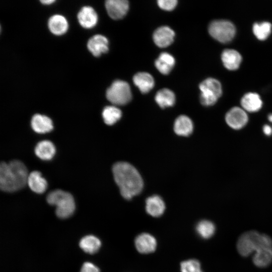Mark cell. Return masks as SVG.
<instances>
[{"instance_id": "obj_1", "label": "cell", "mask_w": 272, "mask_h": 272, "mask_svg": "<svg viewBox=\"0 0 272 272\" xmlns=\"http://www.w3.org/2000/svg\"><path fill=\"white\" fill-rule=\"evenodd\" d=\"M112 172L115 181L124 198L130 199L141 192L143 181L139 172L131 164L117 162L113 165Z\"/></svg>"}, {"instance_id": "obj_2", "label": "cell", "mask_w": 272, "mask_h": 272, "mask_svg": "<svg viewBox=\"0 0 272 272\" xmlns=\"http://www.w3.org/2000/svg\"><path fill=\"white\" fill-rule=\"evenodd\" d=\"M25 165L19 160L0 165V188L6 192H14L23 188L28 178Z\"/></svg>"}, {"instance_id": "obj_3", "label": "cell", "mask_w": 272, "mask_h": 272, "mask_svg": "<svg viewBox=\"0 0 272 272\" xmlns=\"http://www.w3.org/2000/svg\"><path fill=\"white\" fill-rule=\"evenodd\" d=\"M272 240L267 235L261 234L256 231H250L242 234L237 243L239 253L244 257L262 247H271Z\"/></svg>"}, {"instance_id": "obj_4", "label": "cell", "mask_w": 272, "mask_h": 272, "mask_svg": "<svg viewBox=\"0 0 272 272\" xmlns=\"http://www.w3.org/2000/svg\"><path fill=\"white\" fill-rule=\"evenodd\" d=\"M47 202L56 207V216L61 219L71 216L75 210V202L72 195L60 189L53 190L47 196Z\"/></svg>"}, {"instance_id": "obj_5", "label": "cell", "mask_w": 272, "mask_h": 272, "mask_svg": "<svg viewBox=\"0 0 272 272\" xmlns=\"http://www.w3.org/2000/svg\"><path fill=\"white\" fill-rule=\"evenodd\" d=\"M199 88L201 92L200 101L206 106L214 105L222 94V85L214 78L206 79L199 84Z\"/></svg>"}, {"instance_id": "obj_6", "label": "cell", "mask_w": 272, "mask_h": 272, "mask_svg": "<svg viewBox=\"0 0 272 272\" xmlns=\"http://www.w3.org/2000/svg\"><path fill=\"white\" fill-rule=\"evenodd\" d=\"M106 96L111 103L123 105L131 100L132 95L130 86L127 82L116 80L107 89Z\"/></svg>"}, {"instance_id": "obj_7", "label": "cell", "mask_w": 272, "mask_h": 272, "mask_svg": "<svg viewBox=\"0 0 272 272\" xmlns=\"http://www.w3.org/2000/svg\"><path fill=\"white\" fill-rule=\"evenodd\" d=\"M211 36L217 41L225 43L231 41L236 34V28L230 21L218 20L212 21L209 26Z\"/></svg>"}, {"instance_id": "obj_8", "label": "cell", "mask_w": 272, "mask_h": 272, "mask_svg": "<svg viewBox=\"0 0 272 272\" xmlns=\"http://www.w3.org/2000/svg\"><path fill=\"white\" fill-rule=\"evenodd\" d=\"M248 120L246 111L242 108L234 107L225 115L227 124L234 129H240L244 127Z\"/></svg>"}, {"instance_id": "obj_9", "label": "cell", "mask_w": 272, "mask_h": 272, "mask_svg": "<svg viewBox=\"0 0 272 272\" xmlns=\"http://www.w3.org/2000/svg\"><path fill=\"white\" fill-rule=\"evenodd\" d=\"M105 7L108 15L114 20L123 18L128 12V2L126 0H107Z\"/></svg>"}, {"instance_id": "obj_10", "label": "cell", "mask_w": 272, "mask_h": 272, "mask_svg": "<svg viewBox=\"0 0 272 272\" xmlns=\"http://www.w3.org/2000/svg\"><path fill=\"white\" fill-rule=\"evenodd\" d=\"M134 244L137 250L141 253L148 254L154 252L157 247V241L150 234L144 233L135 238Z\"/></svg>"}, {"instance_id": "obj_11", "label": "cell", "mask_w": 272, "mask_h": 272, "mask_svg": "<svg viewBox=\"0 0 272 272\" xmlns=\"http://www.w3.org/2000/svg\"><path fill=\"white\" fill-rule=\"evenodd\" d=\"M108 40L105 36L97 34L89 39L87 48L94 56L98 57L108 51Z\"/></svg>"}, {"instance_id": "obj_12", "label": "cell", "mask_w": 272, "mask_h": 272, "mask_svg": "<svg viewBox=\"0 0 272 272\" xmlns=\"http://www.w3.org/2000/svg\"><path fill=\"white\" fill-rule=\"evenodd\" d=\"M175 37L174 31L168 26L157 28L153 34L155 43L159 47H166L172 43Z\"/></svg>"}, {"instance_id": "obj_13", "label": "cell", "mask_w": 272, "mask_h": 272, "mask_svg": "<svg viewBox=\"0 0 272 272\" xmlns=\"http://www.w3.org/2000/svg\"><path fill=\"white\" fill-rule=\"evenodd\" d=\"M77 18L80 24L85 28L94 27L98 21V16L94 9L90 6H85L79 12Z\"/></svg>"}, {"instance_id": "obj_14", "label": "cell", "mask_w": 272, "mask_h": 272, "mask_svg": "<svg viewBox=\"0 0 272 272\" xmlns=\"http://www.w3.org/2000/svg\"><path fill=\"white\" fill-rule=\"evenodd\" d=\"M221 59L224 66L230 71L238 69L242 61L241 54L233 49H225L222 53Z\"/></svg>"}, {"instance_id": "obj_15", "label": "cell", "mask_w": 272, "mask_h": 272, "mask_svg": "<svg viewBox=\"0 0 272 272\" xmlns=\"http://www.w3.org/2000/svg\"><path fill=\"white\" fill-rule=\"evenodd\" d=\"M240 103L242 108L249 112H257L262 106V101L260 96L253 92L245 94L241 98Z\"/></svg>"}, {"instance_id": "obj_16", "label": "cell", "mask_w": 272, "mask_h": 272, "mask_svg": "<svg viewBox=\"0 0 272 272\" xmlns=\"http://www.w3.org/2000/svg\"><path fill=\"white\" fill-rule=\"evenodd\" d=\"M146 210L149 215L158 217L164 213L165 205L161 197L156 195H153L146 199Z\"/></svg>"}, {"instance_id": "obj_17", "label": "cell", "mask_w": 272, "mask_h": 272, "mask_svg": "<svg viewBox=\"0 0 272 272\" xmlns=\"http://www.w3.org/2000/svg\"><path fill=\"white\" fill-rule=\"evenodd\" d=\"M31 125L32 129L39 133L48 132L53 129L51 119L45 115L39 114H36L32 117Z\"/></svg>"}, {"instance_id": "obj_18", "label": "cell", "mask_w": 272, "mask_h": 272, "mask_svg": "<svg viewBox=\"0 0 272 272\" xmlns=\"http://www.w3.org/2000/svg\"><path fill=\"white\" fill-rule=\"evenodd\" d=\"M48 26L52 33L56 35H61L67 31L69 25L64 17L57 14L52 16L49 19Z\"/></svg>"}, {"instance_id": "obj_19", "label": "cell", "mask_w": 272, "mask_h": 272, "mask_svg": "<svg viewBox=\"0 0 272 272\" xmlns=\"http://www.w3.org/2000/svg\"><path fill=\"white\" fill-rule=\"evenodd\" d=\"M133 82L143 93L149 92L154 86V78L146 72L136 74L133 77Z\"/></svg>"}, {"instance_id": "obj_20", "label": "cell", "mask_w": 272, "mask_h": 272, "mask_svg": "<svg viewBox=\"0 0 272 272\" xmlns=\"http://www.w3.org/2000/svg\"><path fill=\"white\" fill-rule=\"evenodd\" d=\"M27 184L33 191L37 193L44 192L47 186L46 180L42 176L41 173L37 171H34L29 174Z\"/></svg>"}, {"instance_id": "obj_21", "label": "cell", "mask_w": 272, "mask_h": 272, "mask_svg": "<svg viewBox=\"0 0 272 272\" xmlns=\"http://www.w3.org/2000/svg\"><path fill=\"white\" fill-rule=\"evenodd\" d=\"M252 260L258 267L268 266L272 261V247H263L257 249L255 252Z\"/></svg>"}, {"instance_id": "obj_22", "label": "cell", "mask_w": 272, "mask_h": 272, "mask_svg": "<svg viewBox=\"0 0 272 272\" xmlns=\"http://www.w3.org/2000/svg\"><path fill=\"white\" fill-rule=\"evenodd\" d=\"M193 129V123L188 116L180 115L175 120L174 129L177 134L188 136L192 133Z\"/></svg>"}, {"instance_id": "obj_23", "label": "cell", "mask_w": 272, "mask_h": 272, "mask_svg": "<svg viewBox=\"0 0 272 272\" xmlns=\"http://www.w3.org/2000/svg\"><path fill=\"white\" fill-rule=\"evenodd\" d=\"M55 153L53 144L47 140L39 142L35 148V153L40 159L48 160L52 159Z\"/></svg>"}, {"instance_id": "obj_24", "label": "cell", "mask_w": 272, "mask_h": 272, "mask_svg": "<svg viewBox=\"0 0 272 272\" xmlns=\"http://www.w3.org/2000/svg\"><path fill=\"white\" fill-rule=\"evenodd\" d=\"M175 59L170 54L164 52L161 53L155 60L157 69L164 75L168 74L175 64Z\"/></svg>"}, {"instance_id": "obj_25", "label": "cell", "mask_w": 272, "mask_h": 272, "mask_svg": "<svg viewBox=\"0 0 272 272\" xmlns=\"http://www.w3.org/2000/svg\"><path fill=\"white\" fill-rule=\"evenodd\" d=\"M155 99L157 103L162 108L172 106L175 102V96L174 92L167 88L158 91Z\"/></svg>"}, {"instance_id": "obj_26", "label": "cell", "mask_w": 272, "mask_h": 272, "mask_svg": "<svg viewBox=\"0 0 272 272\" xmlns=\"http://www.w3.org/2000/svg\"><path fill=\"white\" fill-rule=\"evenodd\" d=\"M101 242L99 239L93 235H87L81 239L79 243L80 248L85 252L94 254L100 249Z\"/></svg>"}, {"instance_id": "obj_27", "label": "cell", "mask_w": 272, "mask_h": 272, "mask_svg": "<svg viewBox=\"0 0 272 272\" xmlns=\"http://www.w3.org/2000/svg\"><path fill=\"white\" fill-rule=\"evenodd\" d=\"M195 230L200 237L203 239H209L214 235L216 228L212 222L203 220L198 222Z\"/></svg>"}, {"instance_id": "obj_28", "label": "cell", "mask_w": 272, "mask_h": 272, "mask_svg": "<svg viewBox=\"0 0 272 272\" xmlns=\"http://www.w3.org/2000/svg\"><path fill=\"white\" fill-rule=\"evenodd\" d=\"M121 110L114 106L105 107L102 111V117L104 122L108 125H112L121 117Z\"/></svg>"}, {"instance_id": "obj_29", "label": "cell", "mask_w": 272, "mask_h": 272, "mask_svg": "<svg viewBox=\"0 0 272 272\" xmlns=\"http://www.w3.org/2000/svg\"><path fill=\"white\" fill-rule=\"evenodd\" d=\"M271 24L268 22L255 23L253 24L252 30L255 37L260 40H264L269 36L271 31Z\"/></svg>"}, {"instance_id": "obj_30", "label": "cell", "mask_w": 272, "mask_h": 272, "mask_svg": "<svg viewBox=\"0 0 272 272\" xmlns=\"http://www.w3.org/2000/svg\"><path fill=\"white\" fill-rule=\"evenodd\" d=\"M181 272H203L200 262L196 259H191L180 263Z\"/></svg>"}, {"instance_id": "obj_31", "label": "cell", "mask_w": 272, "mask_h": 272, "mask_svg": "<svg viewBox=\"0 0 272 272\" xmlns=\"http://www.w3.org/2000/svg\"><path fill=\"white\" fill-rule=\"evenodd\" d=\"M159 7L164 10L171 11L177 5L176 0H159L157 2Z\"/></svg>"}, {"instance_id": "obj_32", "label": "cell", "mask_w": 272, "mask_h": 272, "mask_svg": "<svg viewBox=\"0 0 272 272\" xmlns=\"http://www.w3.org/2000/svg\"><path fill=\"white\" fill-rule=\"evenodd\" d=\"M80 272H100V271L99 268L93 263L86 262L83 264Z\"/></svg>"}, {"instance_id": "obj_33", "label": "cell", "mask_w": 272, "mask_h": 272, "mask_svg": "<svg viewBox=\"0 0 272 272\" xmlns=\"http://www.w3.org/2000/svg\"><path fill=\"white\" fill-rule=\"evenodd\" d=\"M263 131L265 135H270L272 133V129L269 125L265 124L263 126Z\"/></svg>"}, {"instance_id": "obj_34", "label": "cell", "mask_w": 272, "mask_h": 272, "mask_svg": "<svg viewBox=\"0 0 272 272\" xmlns=\"http://www.w3.org/2000/svg\"><path fill=\"white\" fill-rule=\"evenodd\" d=\"M55 0H41L40 2L44 5H50L54 3Z\"/></svg>"}, {"instance_id": "obj_35", "label": "cell", "mask_w": 272, "mask_h": 272, "mask_svg": "<svg viewBox=\"0 0 272 272\" xmlns=\"http://www.w3.org/2000/svg\"><path fill=\"white\" fill-rule=\"evenodd\" d=\"M268 119L269 121L272 122V114H269L268 116Z\"/></svg>"}]
</instances>
